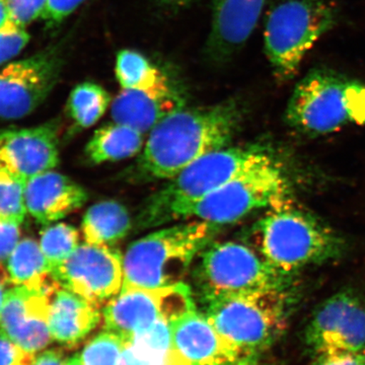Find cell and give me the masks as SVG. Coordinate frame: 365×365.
<instances>
[{
  "label": "cell",
  "instance_id": "31",
  "mask_svg": "<svg viewBox=\"0 0 365 365\" xmlns=\"http://www.w3.org/2000/svg\"><path fill=\"white\" fill-rule=\"evenodd\" d=\"M86 0H47L42 19L48 28H56L73 14Z\"/></svg>",
  "mask_w": 365,
  "mask_h": 365
},
{
  "label": "cell",
  "instance_id": "25",
  "mask_svg": "<svg viewBox=\"0 0 365 365\" xmlns=\"http://www.w3.org/2000/svg\"><path fill=\"white\" fill-rule=\"evenodd\" d=\"M111 104V96L93 81L79 83L72 90L67 103L71 119L81 128H90L101 119Z\"/></svg>",
  "mask_w": 365,
  "mask_h": 365
},
{
  "label": "cell",
  "instance_id": "17",
  "mask_svg": "<svg viewBox=\"0 0 365 365\" xmlns=\"http://www.w3.org/2000/svg\"><path fill=\"white\" fill-rule=\"evenodd\" d=\"M267 0H212L208 52L216 61L237 54L254 33Z\"/></svg>",
  "mask_w": 365,
  "mask_h": 365
},
{
  "label": "cell",
  "instance_id": "14",
  "mask_svg": "<svg viewBox=\"0 0 365 365\" xmlns=\"http://www.w3.org/2000/svg\"><path fill=\"white\" fill-rule=\"evenodd\" d=\"M52 292L26 287L9 288L0 312V334L32 354L45 349L52 340L49 330Z\"/></svg>",
  "mask_w": 365,
  "mask_h": 365
},
{
  "label": "cell",
  "instance_id": "20",
  "mask_svg": "<svg viewBox=\"0 0 365 365\" xmlns=\"http://www.w3.org/2000/svg\"><path fill=\"white\" fill-rule=\"evenodd\" d=\"M100 307L66 288L57 287L50 294L49 330L52 340L62 345L78 344L102 319Z\"/></svg>",
  "mask_w": 365,
  "mask_h": 365
},
{
  "label": "cell",
  "instance_id": "33",
  "mask_svg": "<svg viewBox=\"0 0 365 365\" xmlns=\"http://www.w3.org/2000/svg\"><path fill=\"white\" fill-rule=\"evenodd\" d=\"M35 354L0 334V365H33Z\"/></svg>",
  "mask_w": 365,
  "mask_h": 365
},
{
  "label": "cell",
  "instance_id": "2",
  "mask_svg": "<svg viewBox=\"0 0 365 365\" xmlns=\"http://www.w3.org/2000/svg\"><path fill=\"white\" fill-rule=\"evenodd\" d=\"M253 235L262 258L288 278L309 266L338 260L345 251L344 240L333 228L290 199L269 208Z\"/></svg>",
  "mask_w": 365,
  "mask_h": 365
},
{
  "label": "cell",
  "instance_id": "32",
  "mask_svg": "<svg viewBox=\"0 0 365 365\" xmlns=\"http://www.w3.org/2000/svg\"><path fill=\"white\" fill-rule=\"evenodd\" d=\"M20 225L0 217V265H6L9 257L20 242Z\"/></svg>",
  "mask_w": 365,
  "mask_h": 365
},
{
  "label": "cell",
  "instance_id": "5",
  "mask_svg": "<svg viewBox=\"0 0 365 365\" xmlns=\"http://www.w3.org/2000/svg\"><path fill=\"white\" fill-rule=\"evenodd\" d=\"M285 120L295 131L309 136L365 125V85L333 69H312L295 86Z\"/></svg>",
  "mask_w": 365,
  "mask_h": 365
},
{
  "label": "cell",
  "instance_id": "3",
  "mask_svg": "<svg viewBox=\"0 0 365 365\" xmlns=\"http://www.w3.org/2000/svg\"><path fill=\"white\" fill-rule=\"evenodd\" d=\"M275 162L260 146L211 151L185 168L169 184L148 199L139 215L141 227H157L179 220L184 209L237 177Z\"/></svg>",
  "mask_w": 365,
  "mask_h": 365
},
{
  "label": "cell",
  "instance_id": "10",
  "mask_svg": "<svg viewBox=\"0 0 365 365\" xmlns=\"http://www.w3.org/2000/svg\"><path fill=\"white\" fill-rule=\"evenodd\" d=\"M195 309L191 290L185 285L144 289L122 288L102 311L104 329L125 343L150 329L158 319L170 323Z\"/></svg>",
  "mask_w": 365,
  "mask_h": 365
},
{
  "label": "cell",
  "instance_id": "19",
  "mask_svg": "<svg viewBox=\"0 0 365 365\" xmlns=\"http://www.w3.org/2000/svg\"><path fill=\"white\" fill-rule=\"evenodd\" d=\"M86 200L88 193L81 185L53 170L32 178L25 185L26 212L42 225L66 217Z\"/></svg>",
  "mask_w": 365,
  "mask_h": 365
},
{
  "label": "cell",
  "instance_id": "39",
  "mask_svg": "<svg viewBox=\"0 0 365 365\" xmlns=\"http://www.w3.org/2000/svg\"><path fill=\"white\" fill-rule=\"evenodd\" d=\"M64 365H83V362H81V357L79 356H73L72 359L66 360V364Z\"/></svg>",
  "mask_w": 365,
  "mask_h": 365
},
{
  "label": "cell",
  "instance_id": "13",
  "mask_svg": "<svg viewBox=\"0 0 365 365\" xmlns=\"http://www.w3.org/2000/svg\"><path fill=\"white\" fill-rule=\"evenodd\" d=\"M314 354L365 350V300L352 290H342L322 302L304 334Z\"/></svg>",
  "mask_w": 365,
  "mask_h": 365
},
{
  "label": "cell",
  "instance_id": "24",
  "mask_svg": "<svg viewBox=\"0 0 365 365\" xmlns=\"http://www.w3.org/2000/svg\"><path fill=\"white\" fill-rule=\"evenodd\" d=\"M115 74L122 90H148L169 83L163 72L145 55L131 49L118 52Z\"/></svg>",
  "mask_w": 365,
  "mask_h": 365
},
{
  "label": "cell",
  "instance_id": "16",
  "mask_svg": "<svg viewBox=\"0 0 365 365\" xmlns=\"http://www.w3.org/2000/svg\"><path fill=\"white\" fill-rule=\"evenodd\" d=\"M173 348L190 365H230L250 357L235 349L196 309L170 323Z\"/></svg>",
  "mask_w": 365,
  "mask_h": 365
},
{
  "label": "cell",
  "instance_id": "9",
  "mask_svg": "<svg viewBox=\"0 0 365 365\" xmlns=\"http://www.w3.org/2000/svg\"><path fill=\"white\" fill-rule=\"evenodd\" d=\"M290 185L279 163L273 162L246 173L189 207L179 220L196 218L222 227L259 209L272 208L289 200Z\"/></svg>",
  "mask_w": 365,
  "mask_h": 365
},
{
  "label": "cell",
  "instance_id": "21",
  "mask_svg": "<svg viewBox=\"0 0 365 365\" xmlns=\"http://www.w3.org/2000/svg\"><path fill=\"white\" fill-rule=\"evenodd\" d=\"M6 267L14 287H26L47 292H54L59 287L40 244L35 240H21L6 262Z\"/></svg>",
  "mask_w": 365,
  "mask_h": 365
},
{
  "label": "cell",
  "instance_id": "30",
  "mask_svg": "<svg viewBox=\"0 0 365 365\" xmlns=\"http://www.w3.org/2000/svg\"><path fill=\"white\" fill-rule=\"evenodd\" d=\"M47 0H9V20L26 26L42 16Z\"/></svg>",
  "mask_w": 365,
  "mask_h": 365
},
{
  "label": "cell",
  "instance_id": "27",
  "mask_svg": "<svg viewBox=\"0 0 365 365\" xmlns=\"http://www.w3.org/2000/svg\"><path fill=\"white\" fill-rule=\"evenodd\" d=\"M26 182L0 165V217L23 222L26 213Z\"/></svg>",
  "mask_w": 365,
  "mask_h": 365
},
{
  "label": "cell",
  "instance_id": "8",
  "mask_svg": "<svg viewBox=\"0 0 365 365\" xmlns=\"http://www.w3.org/2000/svg\"><path fill=\"white\" fill-rule=\"evenodd\" d=\"M196 260L194 284L204 302L289 288V278L274 270L258 252L241 242H212Z\"/></svg>",
  "mask_w": 365,
  "mask_h": 365
},
{
  "label": "cell",
  "instance_id": "36",
  "mask_svg": "<svg viewBox=\"0 0 365 365\" xmlns=\"http://www.w3.org/2000/svg\"><path fill=\"white\" fill-rule=\"evenodd\" d=\"M9 284H11V283L9 279V276H7L6 269H4V266L0 265V312H1L2 307H4L6 294L9 289Z\"/></svg>",
  "mask_w": 365,
  "mask_h": 365
},
{
  "label": "cell",
  "instance_id": "28",
  "mask_svg": "<svg viewBox=\"0 0 365 365\" xmlns=\"http://www.w3.org/2000/svg\"><path fill=\"white\" fill-rule=\"evenodd\" d=\"M124 344L119 336L105 330L85 346L79 357L83 365H119Z\"/></svg>",
  "mask_w": 365,
  "mask_h": 365
},
{
  "label": "cell",
  "instance_id": "23",
  "mask_svg": "<svg viewBox=\"0 0 365 365\" xmlns=\"http://www.w3.org/2000/svg\"><path fill=\"white\" fill-rule=\"evenodd\" d=\"M143 136L127 125L116 122L105 125L93 133L86 144V157L97 165L126 160L143 150Z\"/></svg>",
  "mask_w": 365,
  "mask_h": 365
},
{
  "label": "cell",
  "instance_id": "38",
  "mask_svg": "<svg viewBox=\"0 0 365 365\" xmlns=\"http://www.w3.org/2000/svg\"><path fill=\"white\" fill-rule=\"evenodd\" d=\"M157 1L160 2L162 4H165V6L181 7L187 6V4H189L192 0H157Z\"/></svg>",
  "mask_w": 365,
  "mask_h": 365
},
{
  "label": "cell",
  "instance_id": "26",
  "mask_svg": "<svg viewBox=\"0 0 365 365\" xmlns=\"http://www.w3.org/2000/svg\"><path fill=\"white\" fill-rule=\"evenodd\" d=\"M79 234L67 223H56L46 227L41 234L40 247L49 263L51 272L79 246Z\"/></svg>",
  "mask_w": 365,
  "mask_h": 365
},
{
  "label": "cell",
  "instance_id": "4",
  "mask_svg": "<svg viewBox=\"0 0 365 365\" xmlns=\"http://www.w3.org/2000/svg\"><path fill=\"white\" fill-rule=\"evenodd\" d=\"M220 228L195 220L160 228L132 242L123 255L122 288L160 289L181 284Z\"/></svg>",
  "mask_w": 365,
  "mask_h": 365
},
{
  "label": "cell",
  "instance_id": "1",
  "mask_svg": "<svg viewBox=\"0 0 365 365\" xmlns=\"http://www.w3.org/2000/svg\"><path fill=\"white\" fill-rule=\"evenodd\" d=\"M242 114L237 100L178 110L148 134L137 160V174L145 179H173L211 151L230 146Z\"/></svg>",
  "mask_w": 365,
  "mask_h": 365
},
{
  "label": "cell",
  "instance_id": "12",
  "mask_svg": "<svg viewBox=\"0 0 365 365\" xmlns=\"http://www.w3.org/2000/svg\"><path fill=\"white\" fill-rule=\"evenodd\" d=\"M59 287L101 307L121 292L123 255L112 247L83 242L52 270Z\"/></svg>",
  "mask_w": 365,
  "mask_h": 365
},
{
  "label": "cell",
  "instance_id": "29",
  "mask_svg": "<svg viewBox=\"0 0 365 365\" xmlns=\"http://www.w3.org/2000/svg\"><path fill=\"white\" fill-rule=\"evenodd\" d=\"M26 26L9 20L0 26V66L18 56L30 42Z\"/></svg>",
  "mask_w": 365,
  "mask_h": 365
},
{
  "label": "cell",
  "instance_id": "7",
  "mask_svg": "<svg viewBox=\"0 0 365 365\" xmlns=\"http://www.w3.org/2000/svg\"><path fill=\"white\" fill-rule=\"evenodd\" d=\"M337 21V9L326 0H277L264 30V51L276 81L294 78L307 52Z\"/></svg>",
  "mask_w": 365,
  "mask_h": 365
},
{
  "label": "cell",
  "instance_id": "6",
  "mask_svg": "<svg viewBox=\"0 0 365 365\" xmlns=\"http://www.w3.org/2000/svg\"><path fill=\"white\" fill-rule=\"evenodd\" d=\"M288 288L222 297L205 302V316L235 349L256 356L287 331L292 299Z\"/></svg>",
  "mask_w": 365,
  "mask_h": 365
},
{
  "label": "cell",
  "instance_id": "15",
  "mask_svg": "<svg viewBox=\"0 0 365 365\" xmlns=\"http://www.w3.org/2000/svg\"><path fill=\"white\" fill-rule=\"evenodd\" d=\"M56 129L50 124L0 131V165L24 182L57 167Z\"/></svg>",
  "mask_w": 365,
  "mask_h": 365
},
{
  "label": "cell",
  "instance_id": "18",
  "mask_svg": "<svg viewBox=\"0 0 365 365\" xmlns=\"http://www.w3.org/2000/svg\"><path fill=\"white\" fill-rule=\"evenodd\" d=\"M182 108L184 101L169 81L148 90H122L112 102L111 116L144 135Z\"/></svg>",
  "mask_w": 365,
  "mask_h": 365
},
{
  "label": "cell",
  "instance_id": "11",
  "mask_svg": "<svg viewBox=\"0 0 365 365\" xmlns=\"http://www.w3.org/2000/svg\"><path fill=\"white\" fill-rule=\"evenodd\" d=\"M62 66L59 50L48 48L0 69V118L21 119L35 111L56 86Z\"/></svg>",
  "mask_w": 365,
  "mask_h": 365
},
{
  "label": "cell",
  "instance_id": "35",
  "mask_svg": "<svg viewBox=\"0 0 365 365\" xmlns=\"http://www.w3.org/2000/svg\"><path fill=\"white\" fill-rule=\"evenodd\" d=\"M62 355L55 350H47L41 353V355L35 359L33 365H64Z\"/></svg>",
  "mask_w": 365,
  "mask_h": 365
},
{
  "label": "cell",
  "instance_id": "22",
  "mask_svg": "<svg viewBox=\"0 0 365 365\" xmlns=\"http://www.w3.org/2000/svg\"><path fill=\"white\" fill-rule=\"evenodd\" d=\"M130 228L128 210L114 200L102 201L91 206L81 225L85 242L105 247H112L123 240Z\"/></svg>",
  "mask_w": 365,
  "mask_h": 365
},
{
  "label": "cell",
  "instance_id": "37",
  "mask_svg": "<svg viewBox=\"0 0 365 365\" xmlns=\"http://www.w3.org/2000/svg\"><path fill=\"white\" fill-rule=\"evenodd\" d=\"M9 20V0H0V26Z\"/></svg>",
  "mask_w": 365,
  "mask_h": 365
},
{
  "label": "cell",
  "instance_id": "34",
  "mask_svg": "<svg viewBox=\"0 0 365 365\" xmlns=\"http://www.w3.org/2000/svg\"><path fill=\"white\" fill-rule=\"evenodd\" d=\"M309 365H365V350L317 353Z\"/></svg>",
  "mask_w": 365,
  "mask_h": 365
}]
</instances>
